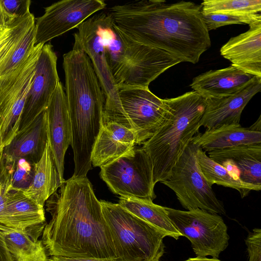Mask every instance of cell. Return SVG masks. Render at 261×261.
<instances>
[{"label": "cell", "mask_w": 261, "mask_h": 261, "mask_svg": "<svg viewBox=\"0 0 261 261\" xmlns=\"http://www.w3.org/2000/svg\"><path fill=\"white\" fill-rule=\"evenodd\" d=\"M106 5L102 0H63L45 8L44 14L36 19L35 46L76 28Z\"/></svg>", "instance_id": "cell-13"}, {"label": "cell", "mask_w": 261, "mask_h": 261, "mask_svg": "<svg viewBox=\"0 0 261 261\" xmlns=\"http://www.w3.org/2000/svg\"><path fill=\"white\" fill-rule=\"evenodd\" d=\"M76 28L73 47L82 50L89 58L105 95L102 126L116 123L132 129L122 108L118 89L108 66L98 14L88 18Z\"/></svg>", "instance_id": "cell-7"}, {"label": "cell", "mask_w": 261, "mask_h": 261, "mask_svg": "<svg viewBox=\"0 0 261 261\" xmlns=\"http://www.w3.org/2000/svg\"><path fill=\"white\" fill-rule=\"evenodd\" d=\"M184 261H221L216 258H207L206 257H199L189 258Z\"/></svg>", "instance_id": "cell-38"}, {"label": "cell", "mask_w": 261, "mask_h": 261, "mask_svg": "<svg viewBox=\"0 0 261 261\" xmlns=\"http://www.w3.org/2000/svg\"><path fill=\"white\" fill-rule=\"evenodd\" d=\"M63 182L59 176L50 144L47 141L43 154L34 164L32 182L24 194L39 205L56 193Z\"/></svg>", "instance_id": "cell-24"}, {"label": "cell", "mask_w": 261, "mask_h": 261, "mask_svg": "<svg viewBox=\"0 0 261 261\" xmlns=\"http://www.w3.org/2000/svg\"><path fill=\"white\" fill-rule=\"evenodd\" d=\"M197 147L192 141L161 183L175 193L182 206L188 211L199 208L214 214L225 215L223 203L199 168L196 155Z\"/></svg>", "instance_id": "cell-8"}, {"label": "cell", "mask_w": 261, "mask_h": 261, "mask_svg": "<svg viewBox=\"0 0 261 261\" xmlns=\"http://www.w3.org/2000/svg\"><path fill=\"white\" fill-rule=\"evenodd\" d=\"M122 108L133 127L136 144H144L161 126L168 114L164 99L148 88L127 87L118 89Z\"/></svg>", "instance_id": "cell-12"}, {"label": "cell", "mask_w": 261, "mask_h": 261, "mask_svg": "<svg viewBox=\"0 0 261 261\" xmlns=\"http://www.w3.org/2000/svg\"><path fill=\"white\" fill-rule=\"evenodd\" d=\"M108 66L118 88H148L169 68L181 62L167 51L137 42L114 23L109 13L98 14Z\"/></svg>", "instance_id": "cell-4"}, {"label": "cell", "mask_w": 261, "mask_h": 261, "mask_svg": "<svg viewBox=\"0 0 261 261\" xmlns=\"http://www.w3.org/2000/svg\"><path fill=\"white\" fill-rule=\"evenodd\" d=\"M48 141L62 182L66 152L71 145V125L65 91L60 82L46 109Z\"/></svg>", "instance_id": "cell-15"}, {"label": "cell", "mask_w": 261, "mask_h": 261, "mask_svg": "<svg viewBox=\"0 0 261 261\" xmlns=\"http://www.w3.org/2000/svg\"><path fill=\"white\" fill-rule=\"evenodd\" d=\"M249 127L239 124L222 125L196 135L192 141L205 152L247 145L261 144V119Z\"/></svg>", "instance_id": "cell-20"}, {"label": "cell", "mask_w": 261, "mask_h": 261, "mask_svg": "<svg viewBox=\"0 0 261 261\" xmlns=\"http://www.w3.org/2000/svg\"><path fill=\"white\" fill-rule=\"evenodd\" d=\"M231 37L220 49L221 55L246 73L261 77V20Z\"/></svg>", "instance_id": "cell-17"}, {"label": "cell", "mask_w": 261, "mask_h": 261, "mask_svg": "<svg viewBox=\"0 0 261 261\" xmlns=\"http://www.w3.org/2000/svg\"><path fill=\"white\" fill-rule=\"evenodd\" d=\"M48 141L46 110L32 122L19 129L2 152L6 160L16 161L26 158L36 163L41 158Z\"/></svg>", "instance_id": "cell-22"}, {"label": "cell", "mask_w": 261, "mask_h": 261, "mask_svg": "<svg viewBox=\"0 0 261 261\" xmlns=\"http://www.w3.org/2000/svg\"><path fill=\"white\" fill-rule=\"evenodd\" d=\"M43 45H35L18 67L0 76V151L11 143L19 129L24 105Z\"/></svg>", "instance_id": "cell-9"}, {"label": "cell", "mask_w": 261, "mask_h": 261, "mask_svg": "<svg viewBox=\"0 0 261 261\" xmlns=\"http://www.w3.org/2000/svg\"><path fill=\"white\" fill-rule=\"evenodd\" d=\"M135 144L132 130L116 123L103 125L92 152V166L100 168L113 162L130 151Z\"/></svg>", "instance_id": "cell-23"}, {"label": "cell", "mask_w": 261, "mask_h": 261, "mask_svg": "<svg viewBox=\"0 0 261 261\" xmlns=\"http://www.w3.org/2000/svg\"><path fill=\"white\" fill-rule=\"evenodd\" d=\"M255 76L231 64L228 67L211 70L196 76L190 86L205 99L219 98L239 92Z\"/></svg>", "instance_id": "cell-19"}, {"label": "cell", "mask_w": 261, "mask_h": 261, "mask_svg": "<svg viewBox=\"0 0 261 261\" xmlns=\"http://www.w3.org/2000/svg\"><path fill=\"white\" fill-rule=\"evenodd\" d=\"M249 261H261V230L255 228L245 240Z\"/></svg>", "instance_id": "cell-34"}, {"label": "cell", "mask_w": 261, "mask_h": 261, "mask_svg": "<svg viewBox=\"0 0 261 261\" xmlns=\"http://www.w3.org/2000/svg\"><path fill=\"white\" fill-rule=\"evenodd\" d=\"M0 261H13L3 237L0 234Z\"/></svg>", "instance_id": "cell-37"}, {"label": "cell", "mask_w": 261, "mask_h": 261, "mask_svg": "<svg viewBox=\"0 0 261 261\" xmlns=\"http://www.w3.org/2000/svg\"><path fill=\"white\" fill-rule=\"evenodd\" d=\"M166 209L177 230L190 241L197 256L218 258L227 247V227L219 215L199 208L186 211Z\"/></svg>", "instance_id": "cell-11"}, {"label": "cell", "mask_w": 261, "mask_h": 261, "mask_svg": "<svg viewBox=\"0 0 261 261\" xmlns=\"http://www.w3.org/2000/svg\"><path fill=\"white\" fill-rule=\"evenodd\" d=\"M196 155L199 168L210 186L217 184L234 189L238 191L242 198L248 196L251 191L260 190L261 187L241 180L224 167L211 159L198 145Z\"/></svg>", "instance_id": "cell-27"}, {"label": "cell", "mask_w": 261, "mask_h": 261, "mask_svg": "<svg viewBox=\"0 0 261 261\" xmlns=\"http://www.w3.org/2000/svg\"><path fill=\"white\" fill-rule=\"evenodd\" d=\"M164 100L168 107L167 118L142 146L151 160L155 184L168 177L198 132L206 104V99L194 91Z\"/></svg>", "instance_id": "cell-5"}, {"label": "cell", "mask_w": 261, "mask_h": 261, "mask_svg": "<svg viewBox=\"0 0 261 261\" xmlns=\"http://www.w3.org/2000/svg\"><path fill=\"white\" fill-rule=\"evenodd\" d=\"M5 11L15 18L22 17L30 13V0H1Z\"/></svg>", "instance_id": "cell-33"}, {"label": "cell", "mask_w": 261, "mask_h": 261, "mask_svg": "<svg viewBox=\"0 0 261 261\" xmlns=\"http://www.w3.org/2000/svg\"><path fill=\"white\" fill-rule=\"evenodd\" d=\"M100 175L112 192L120 197L153 201L156 195L151 160L135 146L113 162L100 167Z\"/></svg>", "instance_id": "cell-10"}, {"label": "cell", "mask_w": 261, "mask_h": 261, "mask_svg": "<svg viewBox=\"0 0 261 261\" xmlns=\"http://www.w3.org/2000/svg\"><path fill=\"white\" fill-rule=\"evenodd\" d=\"M203 14H252L260 13V0H204L201 4Z\"/></svg>", "instance_id": "cell-28"}, {"label": "cell", "mask_w": 261, "mask_h": 261, "mask_svg": "<svg viewBox=\"0 0 261 261\" xmlns=\"http://www.w3.org/2000/svg\"><path fill=\"white\" fill-rule=\"evenodd\" d=\"M42 229L18 231L0 224L3 237L13 261H48L41 240Z\"/></svg>", "instance_id": "cell-25"}, {"label": "cell", "mask_w": 261, "mask_h": 261, "mask_svg": "<svg viewBox=\"0 0 261 261\" xmlns=\"http://www.w3.org/2000/svg\"><path fill=\"white\" fill-rule=\"evenodd\" d=\"M208 156L242 181L261 187V144L208 152Z\"/></svg>", "instance_id": "cell-18"}, {"label": "cell", "mask_w": 261, "mask_h": 261, "mask_svg": "<svg viewBox=\"0 0 261 261\" xmlns=\"http://www.w3.org/2000/svg\"><path fill=\"white\" fill-rule=\"evenodd\" d=\"M109 13L130 38L165 50L181 62L197 63L211 45L201 5L193 2L138 1L114 6Z\"/></svg>", "instance_id": "cell-2"}, {"label": "cell", "mask_w": 261, "mask_h": 261, "mask_svg": "<svg viewBox=\"0 0 261 261\" xmlns=\"http://www.w3.org/2000/svg\"><path fill=\"white\" fill-rule=\"evenodd\" d=\"M16 19L5 11L0 0V30L9 25Z\"/></svg>", "instance_id": "cell-36"}, {"label": "cell", "mask_w": 261, "mask_h": 261, "mask_svg": "<svg viewBox=\"0 0 261 261\" xmlns=\"http://www.w3.org/2000/svg\"><path fill=\"white\" fill-rule=\"evenodd\" d=\"M47 200L51 215L42 232L47 255L116 258L100 201L87 176L64 180Z\"/></svg>", "instance_id": "cell-1"}, {"label": "cell", "mask_w": 261, "mask_h": 261, "mask_svg": "<svg viewBox=\"0 0 261 261\" xmlns=\"http://www.w3.org/2000/svg\"><path fill=\"white\" fill-rule=\"evenodd\" d=\"M118 204L153 226L165 237L177 240L182 236L170 219L166 207L156 204L152 201L125 197H120Z\"/></svg>", "instance_id": "cell-26"}, {"label": "cell", "mask_w": 261, "mask_h": 261, "mask_svg": "<svg viewBox=\"0 0 261 261\" xmlns=\"http://www.w3.org/2000/svg\"><path fill=\"white\" fill-rule=\"evenodd\" d=\"M43 206L27 197L23 190L13 187L7 194L5 212L0 224L18 231L44 229Z\"/></svg>", "instance_id": "cell-21"}, {"label": "cell", "mask_w": 261, "mask_h": 261, "mask_svg": "<svg viewBox=\"0 0 261 261\" xmlns=\"http://www.w3.org/2000/svg\"><path fill=\"white\" fill-rule=\"evenodd\" d=\"M202 14V17L208 31L219 27L234 24H250L261 20V14Z\"/></svg>", "instance_id": "cell-31"}, {"label": "cell", "mask_w": 261, "mask_h": 261, "mask_svg": "<svg viewBox=\"0 0 261 261\" xmlns=\"http://www.w3.org/2000/svg\"><path fill=\"white\" fill-rule=\"evenodd\" d=\"M57 57L50 43L42 46L36 66L34 78L28 93L19 129L32 122L45 110L60 82Z\"/></svg>", "instance_id": "cell-14"}, {"label": "cell", "mask_w": 261, "mask_h": 261, "mask_svg": "<svg viewBox=\"0 0 261 261\" xmlns=\"http://www.w3.org/2000/svg\"><path fill=\"white\" fill-rule=\"evenodd\" d=\"M65 94L71 125L74 175L86 176L92 169V152L102 127L105 95L92 63L73 47L63 55Z\"/></svg>", "instance_id": "cell-3"}, {"label": "cell", "mask_w": 261, "mask_h": 261, "mask_svg": "<svg viewBox=\"0 0 261 261\" xmlns=\"http://www.w3.org/2000/svg\"><path fill=\"white\" fill-rule=\"evenodd\" d=\"M35 24L34 16L30 12L0 30V63L14 44Z\"/></svg>", "instance_id": "cell-30"}, {"label": "cell", "mask_w": 261, "mask_h": 261, "mask_svg": "<svg viewBox=\"0 0 261 261\" xmlns=\"http://www.w3.org/2000/svg\"><path fill=\"white\" fill-rule=\"evenodd\" d=\"M35 163L33 160L26 158L14 162L11 177L13 188L22 190L29 188L33 179Z\"/></svg>", "instance_id": "cell-32"}, {"label": "cell", "mask_w": 261, "mask_h": 261, "mask_svg": "<svg viewBox=\"0 0 261 261\" xmlns=\"http://www.w3.org/2000/svg\"><path fill=\"white\" fill-rule=\"evenodd\" d=\"M99 201L119 261H159L165 237L118 203Z\"/></svg>", "instance_id": "cell-6"}, {"label": "cell", "mask_w": 261, "mask_h": 261, "mask_svg": "<svg viewBox=\"0 0 261 261\" xmlns=\"http://www.w3.org/2000/svg\"><path fill=\"white\" fill-rule=\"evenodd\" d=\"M48 261H119L117 258H97L90 257H72L61 256H50L48 258Z\"/></svg>", "instance_id": "cell-35"}, {"label": "cell", "mask_w": 261, "mask_h": 261, "mask_svg": "<svg viewBox=\"0 0 261 261\" xmlns=\"http://www.w3.org/2000/svg\"><path fill=\"white\" fill-rule=\"evenodd\" d=\"M35 24L14 44L0 63V76L18 67L30 54L35 45Z\"/></svg>", "instance_id": "cell-29"}, {"label": "cell", "mask_w": 261, "mask_h": 261, "mask_svg": "<svg viewBox=\"0 0 261 261\" xmlns=\"http://www.w3.org/2000/svg\"><path fill=\"white\" fill-rule=\"evenodd\" d=\"M260 90L261 77L255 76L247 86L232 95L205 99L206 107L200 122V127L210 129L239 124L243 110Z\"/></svg>", "instance_id": "cell-16"}]
</instances>
